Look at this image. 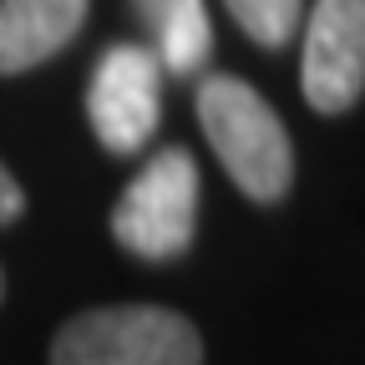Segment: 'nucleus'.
<instances>
[{"mask_svg":"<svg viewBox=\"0 0 365 365\" xmlns=\"http://www.w3.org/2000/svg\"><path fill=\"white\" fill-rule=\"evenodd\" d=\"M158 112H163V66L148 46H112L102 51L97 71L86 86V117L97 143L117 158H132L153 143L158 132Z\"/></svg>","mask_w":365,"mask_h":365,"instance_id":"nucleus-4","label":"nucleus"},{"mask_svg":"<svg viewBox=\"0 0 365 365\" xmlns=\"http://www.w3.org/2000/svg\"><path fill=\"white\" fill-rule=\"evenodd\" d=\"M137 21L153 36V56L173 76H198L213 51V26L203 0H132Z\"/></svg>","mask_w":365,"mask_h":365,"instance_id":"nucleus-7","label":"nucleus"},{"mask_svg":"<svg viewBox=\"0 0 365 365\" xmlns=\"http://www.w3.org/2000/svg\"><path fill=\"white\" fill-rule=\"evenodd\" d=\"M0 299H6V269H0Z\"/></svg>","mask_w":365,"mask_h":365,"instance_id":"nucleus-10","label":"nucleus"},{"mask_svg":"<svg viewBox=\"0 0 365 365\" xmlns=\"http://www.w3.org/2000/svg\"><path fill=\"white\" fill-rule=\"evenodd\" d=\"M198 228V163L188 148H163L143 163L117 208H112V239L148 264H168L188 254Z\"/></svg>","mask_w":365,"mask_h":365,"instance_id":"nucleus-3","label":"nucleus"},{"mask_svg":"<svg viewBox=\"0 0 365 365\" xmlns=\"http://www.w3.org/2000/svg\"><path fill=\"white\" fill-rule=\"evenodd\" d=\"M223 6L244 26V36L259 41L264 51H279L299 31V16H304V0H223Z\"/></svg>","mask_w":365,"mask_h":365,"instance_id":"nucleus-8","label":"nucleus"},{"mask_svg":"<svg viewBox=\"0 0 365 365\" xmlns=\"http://www.w3.org/2000/svg\"><path fill=\"white\" fill-rule=\"evenodd\" d=\"M198 127L249 203H279L294 188V143L244 76L218 71L198 81Z\"/></svg>","mask_w":365,"mask_h":365,"instance_id":"nucleus-1","label":"nucleus"},{"mask_svg":"<svg viewBox=\"0 0 365 365\" xmlns=\"http://www.w3.org/2000/svg\"><path fill=\"white\" fill-rule=\"evenodd\" d=\"M299 91L319 117H340L365 91V0H314Z\"/></svg>","mask_w":365,"mask_h":365,"instance_id":"nucleus-5","label":"nucleus"},{"mask_svg":"<svg viewBox=\"0 0 365 365\" xmlns=\"http://www.w3.org/2000/svg\"><path fill=\"white\" fill-rule=\"evenodd\" d=\"M21 213H26V193H21V182L6 173V163H0V228L16 223Z\"/></svg>","mask_w":365,"mask_h":365,"instance_id":"nucleus-9","label":"nucleus"},{"mask_svg":"<svg viewBox=\"0 0 365 365\" xmlns=\"http://www.w3.org/2000/svg\"><path fill=\"white\" fill-rule=\"evenodd\" d=\"M86 0H0V76H21L76 41Z\"/></svg>","mask_w":365,"mask_h":365,"instance_id":"nucleus-6","label":"nucleus"},{"mask_svg":"<svg viewBox=\"0 0 365 365\" xmlns=\"http://www.w3.org/2000/svg\"><path fill=\"white\" fill-rule=\"evenodd\" d=\"M51 365H203V340L168 304H97L56 330Z\"/></svg>","mask_w":365,"mask_h":365,"instance_id":"nucleus-2","label":"nucleus"}]
</instances>
